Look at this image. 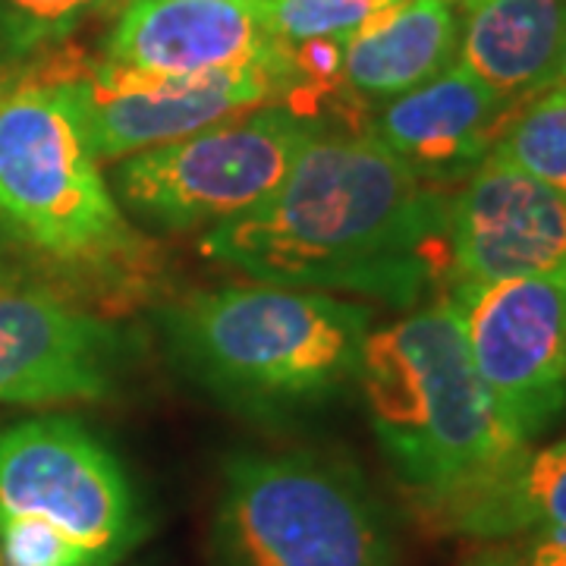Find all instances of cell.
I'll return each mask as SVG.
<instances>
[{"mask_svg": "<svg viewBox=\"0 0 566 566\" xmlns=\"http://www.w3.org/2000/svg\"><path fill=\"white\" fill-rule=\"evenodd\" d=\"M447 205L371 133L315 126L281 186L211 227L202 252L255 281L412 303L428 277H450Z\"/></svg>", "mask_w": 566, "mask_h": 566, "instance_id": "6da1fadb", "label": "cell"}, {"mask_svg": "<svg viewBox=\"0 0 566 566\" xmlns=\"http://www.w3.org/2000/svg\"><path fill=\"white\" fill-rule=\"evenodd\" d=\"M95 61L63 41L0 82V223L20 249L102 286H136L151 249L126 221L85 129Z\"/></svg>", "mask_w": 566, "mask_h": 566, "instance_id": "7a4b0ae2", "label": "cell"}, {"mask_svg": "<svg viewBox=\"0 0 566 566\" xmlns=\"http://www.w3.org/2000/svg\"><path fill=\"white\" fill-rule=\"evenodd\" d=\"M365 305L290 283H227L164 312V334L180 368L249 409L322 400L359 375Z\"/></svg>", "mask_w": 566, "mask_h": 566, "instance_id": "3957f363", "label": "cell"}, {"mask_svg": "<svg viewBox=\"0 0 566 566\" xmlns=\"http://www.w3.org/2000/svg\"><path fill=\"white\" fill-rule=\"evenodd\" d=\"M359 381L371 428L419 506L528 447L497 419L450 296L368 334Z\"/></svg>", "mask_w": 566, "mask_h": 566, "instance_id": "277c9868", "label": "cell"}, {"mask_svg": "<svg viewBox=\"0 0 566 566\" xmlns=\"http://www.w3.org/2000/svg\"><path fill=\"white\" fill-rule=\"evenodd\" d=\"M214 566H394L363 475L322 453H237L211 520Z\"/></svg>", "mask_w": 566, "mask_h": 566, "instance_id": "5b68a950", "label": "cell"}, {"mask_svg": "<svg viewBox=\"0 0 566 566\" xmlns=\"http://www.w3.org/2000/svg\"><path fill=\"white\" fill-rule=\"evenodd\" d=\"M318 120L283 104L240 111L186 139L155 145L114 161V199L148 227H218L262 205L293 167Z\"/></svg>", "mask_w": 566, "mask_h": 566, "instance_id": "8992f818", "label": "cell"}, {"mask_svg": "<svg viewBox=\"0 0 566 566\" xmlns=\"http://www.w3.org/2000/svg\"><path fill=\"white\" fill-rule=\"evenodd\" d=\"M0 516H39L98 566L120 564L148 528L120 460L73 419L0 431Z\"/></svg>", "mask_w": 566, "mask_h": 566, "instance_id": "52a82bcc", "label": "cell"}, {"mask_svg": "<svg viewBox=\"0 0 566 566\" xmlns=\"http://www.w3.org/2000/svg\"><path fill=\"white\" fill-rule=\"evenodd\" d=\"M472 365L516 444L566 409V271L453 286Z\"/></svg>", "mask_w": 566, "mask_h": 566, "instance_id": "ba28073f", "label": "cell"}, {"mask_svg": "<svg viewBox=\"0 0 566 566\" xmlns=\"http://www.w3.org/2000/svg\"><path fill=\"white\" fill-rule=\"evenodd\" d=\"M286 57L214 73H151L95 61L85 80V129L98 164H114L155 145L186 139L240 111L283 104L290 92Z\"/></svg>", "mask_w": 566, "mask_h": 566, "instance_id": "9c48e42d", "label": "cell"}, {"mask_svg": "<svg viewBox=\"0 0 566 566\" xmlns=\"http://www.w3.org/2000/svg\"><path fill=\"white\" fill-rule=\"evenodd\" d=\"M114 324L22 277H0V403H95L114 390Z\"/></svg>", "mask_w": 566, "mask_h": 566, "instance_id": "30bf717a", "label": "cell"}, {"mask_svg": "<svg viewBox=\"0 0 566 566\" xmlns=\"http://www.w3.org/2000/svg\"><path fill=\"white\" fill-rule=\"evenodd\" d=\"M450 290L566 271V196L488 155L447 205Z\"/></svg>", "mask_w": 566, "mask_h": 566, "instance_id": "8fae6325", "label": "cell"}, {"mask_svg": "<svg viewBox=\"0 0 566 566\" xmlns=\"http://www.w3.org/2000/svg\"><path fill=\"white\" fill-rule=\"evenodd\" d=\"M286 57L245 0H126L104 61L151 73H214Z\"/></svg>", "mask_w": 566, "mask_h": 566, "instance_id": "7c38bea8", "label": "cell"}, {"mask_svg": "<svg viewBox=\"0 0 566 566\" xmlns=\"http://www.w3.org/2000/svg\"><path fill=\"white\" fill-rule=\"evenodd\" d=\"M520 102H506L463 63L419 88L378 104L365 120L385 148L431 186L465 180L485 161L501 126Z\"/></svg>", "mask_w": 566, "mask_h": 566, "instance_id": "4fadbf2b", "label": "cell"}, {"mask_svg": "<svg viewBox=\"0 0 566 566\" xmlns=\"http://www.w3.org/2000/svg\"><path fill=\"white\" fill-rule=\"evenodd\" d=\"M419 513L434 532L472 542L566 532V441L542 450L520 447Z\"/></svg>", "mask_w": 566, "mask_h": 566, "instance_id": "5bb4252c", "label": "cell"}, {"mask_svg": "<svg viewBox=\"0 0 566 566\" xmlns=\"http://www.w3.org/2000/svg\"><path fill=\"white\" fill-rule=\"evenodd\" d=\"M457 13L447 0H403L381 10L344 41L346 92L353 102L385 104L453 66Z\"/></svg>", "mask_w": 566, "mask_h": 566, "instance_id": "9a60e30c", "label": "cell"}, {"mask_svg": "<svg viewBox=\"0 0 566 566\" xmlns=\"http://www.w3.org/2000/svg\"><path fill=\"white\" fill-rule=\"evenodd\" d=\"M566 41V0H465L460 63L506 102L551 88Z\"/></svg>", "mask_w": 566, "mask_h": 566, "instance_id": "2e32d148", "label": "cell"}, {"mask_svg": "<svg viewBox=\"0 0 566 566\" xmlns=\"http://www.w3.org/2000/svg\"><path fill=\"white\" fill-rule=\"evenodd\" d=\"M566 196V95L545 88L513 107L488 151Z\"/></svg>", "mask_w": 566, "mask_h": 566, "instance_id": "e0dca14e", "label": "cell"}, {"mask_svg": "<svg viewBox=\"0 0 566 566\" xmlns=\"http://www.w3.org/2000/svg\"><path fill=\"white\" fill-rule=\"evenodd\" d=\"M117 0H0V51L7 63L70 41Z\"/></svg>", "mask_w": 566, "mask_h": 566, "instance_id": "ac0fdd59", "label": "cell"}, {"mask_svg": "<svg viewBox=\"0 0 566 566\" xmlns=\"http://www.w3.org/2000/svg\"><path fill=\"white\" fill-rule=\"evenodd\" d=\"M403 0H262L259 17L283 44L308 39L346 41L371 17Z\"/></svg>", "mask_w": 566, "mask_h": 566, "instance_id": "d6986e66", "label": "cell"}, {"mask_svg": "<svg viewBox=\"0 0 566 566\" xmlns=\"http://www.w3.org/2000/svg\"><path fill=\"white\" fill-rule=\"evenodd\" d=\"M0 566H98V560L39 516H0Z\"/></svg>", "mask_w": 566, "mask_h": 566, "instance_id": "ffe728a7", "label": "cell"}, {"mask_svg": "<svg viewBox=\"0 0 566 566\" xmlns=\"http://www.w3.org/2000/svg\"><path fill=\"white\" fill-rule=\"evenodd\" d=\"M457 566H566V532H532L475 542Z\"/></svg>", "mask_w": 566, "mask_h": 566, "instance_id": "44dd1931", "label": "cell"}, {"mask_svg": "<svg viewBox=\"0 0 566 566\" xmlns=\"http://www.w3.org/2000/svg\"><path fill=\"white\" fill-rule=\"evenodd\" d=\"M20 245H17V240L7 233V227L0 223V277H20V271L10 264V259H13V252H17Z\"/></svg>", "mask_w": 566, "mask_h": 566, "instance_id": "7402d4cb", "label": "cell"}, {"mask_svg": "<svg viewBox=\"0 0 566 566\" xmlns=\"http://www.w3.org/2000/svg\"><path fill=\"white\" fill-rule=\"evenodd\" d=\"M551 88H560V92L566 95V41H564V51H560V61H557V73H554Z\"/></svg>", "mask_w": 566, "mask_h": 566, "instance_id": "603a6c76", "label": "cell"}, {"mask_svg": "<svg viewBox=\"0 0 566 566\" xmlns=\"http://www.w3.org/2000/svg\"><path fill=\"white\" fill-rule=\"evenodd\" d=\"M7 66H10V63H7L3 51H0V82H3V76H7Z\"/></svg>", "mask_w": 566, "mask_h": 566, "instance_id": "cb8c5ba5", "label": "cell"}, {"mask_svg": "<svg viewBox=\"0 0 566 566\" xmlns=\"http://www.w3.org/2000/svg\"><path fill=\"white\" fill-rule=\"evenodd\" d=\"M245 3H262V0H245Z\"/></svg>", "mask_w": 566, "mask_h": 566, "instance_id": "d4e9b609", "label": "cell"}, {"mask_svg": "<svg viewBox=\"0 0 566 566\" xmlns=\"http://www.w3.org/2000/svg\"><path fill=\"white\" fill-rule=\"evenodd\" d=\"M447 3H450V0H447Z\"/></svg>", "mask_w": 566, "mask_h": 566, "instance_id": "484cf974", "label": "cell"}]
</instances>
